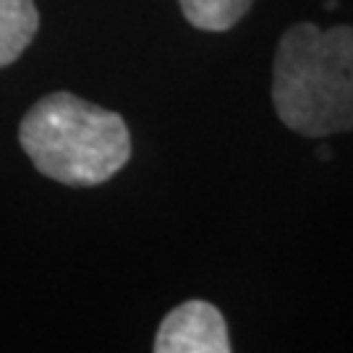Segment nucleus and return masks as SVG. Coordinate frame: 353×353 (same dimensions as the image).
I'll return each instance as SVG.
<instances>
[{
    "label": "nucleus",
    "instance_id": "nucleus-1",
    "mask_svg": "<svg viewBox=\"0 0 353 353\" xmlns=\"http://www.w3.org/2000/svg\"><path fill=\"white\" fill-rule=\"evenodd\" d=\"M272 102L303 137L353 128V26H290L275 55Z\"/></svg>",
    "mask_w": 353,
    "mask_h": 353
},
{
    "label": "nucleus",
    "instance_id": "nucleus-2",
    "mask_svg": "<svg viewBox=\"0 0 353 353\" xmlns=\"http://www.w3.org/2000/svg\"><path fill=\"white\" fill-rule=\"evenodd\" d=\"M19 139L42 176L76 189L110 181L131 157L123 118L71 92L42 97L24 115Z\"/></svg>",
    "mask_w": 353,
    "mask_h": 353
},
{
    "label": "nucleus",
    "instance_id": "nucleus-3",
    "mask_svg": "<svg viewBox=\"0 0 353 353\" xmlns=\"http://www.w3.org/2000/svg\"><path fill=\"white\" fill-rule=\"evenodd\" d=\"M157 353H228L225 319L210 301H186L163 319L154 338Z\"/></svg>",
    "mask_w": 353,
    "mask_h": 353
},
{
    "label": "nucleus",
    "instance_id": "nucleus-4",
    "mask_svg": "<svg viewBox=\"0 0 353 353\" xmlns=\"http://www.w3.org/2000/svg\"><path fill=\"white\" fill-rule=\"evenodd\" d=\"M37 26L34 0H0V68L11 65L29 48Z\"/></svg>",
    "mask_w": 353,
    "mask_h": 353
},
{
    "label": "nucleus",
    "instance_id": "nucleus-5",
    "mask_svg": "<svg viewBox=\"0 0 353 353\" xmlns=\"http://www.w3.org/2000/svg\"><path fill=\"white\" fill-rule=\"evenodd\" d=\"M254 0H178L186 21L204 32H228L249 13Z\"/></svg>",
    "mask_w": 353,
    "mask_h": 353
},
{
    "label": "nucleus",
    "instance_id": "nucleus-6",
    "mask_svg": "<svg viewBox=\"0 0 353 353\" xmlns=\"http://www.w3.org/2000/svg\"><path fill=\"white\" fill-rule=\"evenodd\" d=\"M316 157H319V160H330V150L327 147H319V150H316Z\"/></svg>",
    "mask_w": 353,
    "mask_h": 353
}]
</instances>
